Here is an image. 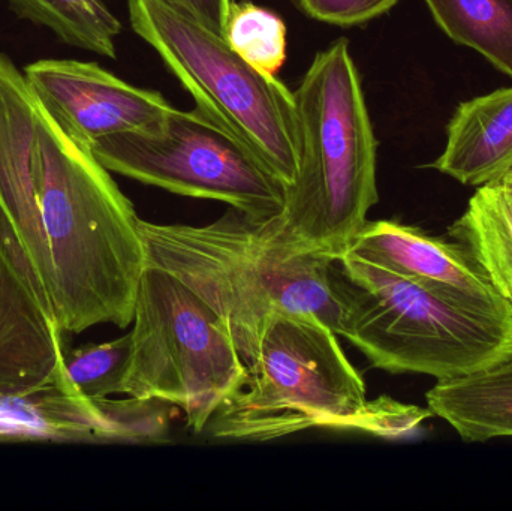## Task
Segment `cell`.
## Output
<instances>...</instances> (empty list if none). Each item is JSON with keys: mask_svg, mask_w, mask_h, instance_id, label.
I'll list each match as a JSON object with an SVG mask.
<instances>
[{"mask_svg": "<svg viewBox=\"0 0 512 511\" xmlns=\"http://www.w3.org/2000/svg\"><path fill=\"white\" fill-rule=\"evenodd\" d=\"M337 260L345 278L339 335L373 368L444 381L512 357V315L397 275L349 249Z\"/></svg>", "mask_w": 512, "mask_h": 511, "instance_id": "5b68a950", "label": "cell"}, {"mask_svg": "<svg viewBox=\"0 0 512 511\" xmlns=\"http://www.w3.org/2000/svg\"><path fill=\"white\" fill-rule=\"evenodd\" d=\"M162 2L191 15L192 18L225 38L233 0H162Z\"/></svg>", "mask_w": 512, "mask_h": 511, "instance_id": "ffe728a7", "label": "cell"}, {"mask_svg": "<svg viewBox=\"0 0 512 511\" xmlns=\"http://www.w3.org/2000/svg\"><path fill=\"white\" fill-rule=\"evenodd\" d=\"M89 147L110 173L222 201L254 218L279 215L285 204L286 186L200 107H173L158 128L105 135Z\"/></svg>", "mask_w": 512, "mask_h": 511, "instance_id": "ba28073f", "label": "cell"}, {"mask_svg": "<svg viewBox=\"0 0 512 511\" xmlns=\"http://www.w3.org/2000/svg\"><path fill=\"white\" fill-rule=\"evenodd\" d=\"M132 29L155 48L197 107L221 123L288 188L298 173L294 93L236 53L224 36L162 0H128Z\"/></svg>", "mask_w": 512, "mask_h": 511, "instance_id": "8992f818", "label": "cell"}, {"mask_svg": "<svg viewBox=\"0 0 512 511\" xmlns=\"http://www.w3.org/2000/svg\"><path fill=\"white\" fill-rule=\"evenodd\" d=\"M23 72L48 113L86 146L105 135L158 128L173 108L161 93L132 86L98 63L41 59Z\"/></svg>", "mask_w": 512, "mask_h": 511, "instance_id": "9c48e42d", "label": "cell"}, {"mask_svg": "<svg viewBox=\"0 0 512 511\" xmlns=\"http://www.w3.org/2000/svg\"><path fill=\"white\" fill-rule=\"evenodd\" d=\"M131 350V333L104 344L74 348L65 354L66 380L81 398L90 402L120 395Z\"/></svg>", "mask_w": 512, "mask_h": 511, "instance_id": "e0dca14e", "label": "cell"}, {"mask_svg": "<svg viewBox=\"0 0 512 511\" xmlns=\"http://www.w3.org/2000/svg\"><path fill=\"white\" fill-rule=\"evenodd\" d=\"M9 3L20 17L53 30L63 42L75 47L74 30L51 0H9Z\"/></svg>", "mask_w": 512, "mask_h": 511, "instance_id": "d6986e66", "label": "cell"}, {"mask_svg": "<svg viewBox=\"0 0 512 511\" xmlns=\"http://www.w3.org/2000/svg\"><path fill=\"white\" fill-rule=\"evenodd\" d=\"M432 416L429 408L388 396L370 401L337 333L312 318L282 315L265 332L245 383L207 428L213 438L234 441H273L310 429L394 440Z\"/></svg>", "mask_w": 512, "mask_h": 511, "instance_id": "3957f363", "label": "cell"}, {"mask_svg": "<svg viewBox=\"0 0 512 511\" xmlns=\"http://www.w3.org/2000/svg\"><path fill=\"white\" fill-rule=\"evenodd\" d=\"M63 332L0 242V398L32 395L63 375Z\"/></svg>", "mask_w": 512, "mask_h": 511, "instance_id": "8fae6325", "label": "cell"}, {"mask_svg": "<svg viewBox=\"0 0 512 511\" xmlns=\"http://www.w3.org/2000/svg\"><path fill=\"white\" fill-rule=\"evenodd\" d=\"M429 167L466 186L512 170V87L462 102L447 126V146Z\"/></svg>", "mask_w": 512, "mask_h": 511, "instance_id": "7c38bea8", "label": "cell"}, {"mask_svg": "<svg viewBox=\"0 0 512 511\" xmlns=\"http://www.w3.org/2000/svg\"><path fill=\"white\" fill-rule=\"evenodd\" d=\"M132 324L120 395L180 408L200 434L248 377L230 333L191 288L153 266L141 276Z\"/></svg>", "mask_w": 512, "mask_h": 511, "instance_id": "52a82bcc", "label": "cell"}, {"mask_svg": "<svg viewBox=\"0 0 512 511\" xmlns=\"http://www.w3.org/2000/svg\"><path fill=\"white\" fill-rule=\"evenodd\" d=\"M448 236L468 249L512 306V170L478 186Z\"/></svg>", "mask_w": 512, "mask_h": 511, "instance_id": "5bb4252c", "label": "cell"}, {"mask_svg": "<svg viewBox=\"0 0 512 511\" xmlns=\"http://www.w3.org/2000/svg\"><path fill=\"white\" fill-rule=\"evenodd\" d=\"M349 251L412 281L463 297L486 311L512 315L478 261L459 242L402 222H366ZM346 249V251H348Z\"/></svg>", "mask_w": 512, "mask_h": 511, "instance_id": "30bf717a", "label": "cell"}, {"mask_svg": "<svg viewBox=\"0 0 512 511\" xmlns=\"http://www.w3.org/2000/svg\"><path fill=\"white\" fill-rule=\"evenodd\" d=\"M301 153L277 215L288 242L339 258L378 203V141L345 38L316 54L294 90Z\"/></svg>", "mask_w": 512, "mask_h": 511, "instance_id": "277c9868", "label": "cell"}, {"mask_svg": "<svg viewBox=\"0 0 512 511\" xmlns=\"http://www.w3.org/2000/svg\"><path fill=\"white\" fill-rule=\"evenodd\" d=\"M134 204L0 53V242L63 333L131 326L146 246Z\"/></svg>", "mask_w": 512, "mask_h": 511, "instance_id": "6da1fadb", "label": "cell"}, {"mask_svg": "<svg viewBox=\"0 0 512 511\" xmlns=\"http://www.w3.org/2000/svg\"><path fill=\"white\" fill-rule=\"evenodd\" d=\"M313 20L351 27L367 23L390 11L399 0H295Z\"/></svg>", "mask_w": 512, "mask_h": 511, "instance_id": "ac0fdd59", "label": "cell"}, {"mask_svg": "<svg viewBox=\"0 0 512 511\" xmlns=\"http://www.w3.org/2000/svg\"><path fill=\"white\" fill-rule=\"evenodd\" d=\"M225 39L249 65L276 77L286 59L282 18L252 2H231Z\"/></svg>", "mask_w": 512, "mask_h": 511, "instance_id": "2e32d148", "label": "cell"}, {"mask_svg": "<svg viewBox=\"0 0 512 511\" xmlns=\"http://www.w3.org/2000/svg\"><path fill=\"white\" fill-rule=\"evenodd\" d=\"M456 44L483 54L512 78V0H424Z\"/></svg>", "mask_w": 512, "mask_h": 511, "instance_id": "9a60e30c", "label": "cell"}, {"mask_svg": "<svg viewBox=\"0 0 512 511\" xmlns=\"http://www.w3.org/2000/svg\"><path fill=\"white\" fill-rule=\"evenodd\" d=\"M433 416L463 441L512 437V357L463 377L438 381L426 395Z\"/></svg>", "mask_w": 512, "mask_h": 511, "instance_id": "4fadbf2b", "label": "cell"}, {"mask_svg": "<svg viewBox=\"0 0 512 511\" xmlns=\"http://www.w3.org/2000/svg\"><path fill=\"white\" fill-rule=\"evenodd\" d=\"M140 230L147 266L176 276L215 311L246 368L282 315L321 321L339 335L345 309L339 260L288 242L277 215L254 218L231 207L201 227L141 219Z\"/></svg>", "mask_w": 512, "mask_h": 511, "instance_id": "7a4b0ae2", "label": "cell"}]
</instances>
